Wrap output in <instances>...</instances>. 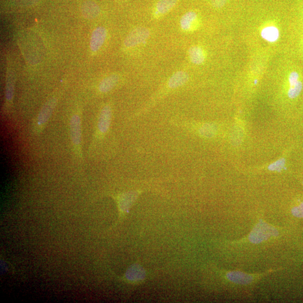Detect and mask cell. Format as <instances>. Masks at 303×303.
Wrapping results in <instances>:
<instances>
[{
    "label": "cell",
    "mask_w": 303,
    "mask_h": 303,
    "mask_svg": "<svg viewBox=\"0 0 303 303\" xmlns=\"http://www.w3.org/2000/svg\"><path fill=\"white\" fill-rule=\"evenodd\" d=\"M150 31L146 27L139 26L134 29L124 40V46L127 48H133L147 41L150 37Z\"/></svg>",
    "instance_id": "1"
},
{
    "label": "cell",
    "mask_w": 303,
    "mask_h": 303,
    "mask_svg": "<svg viewBox=\"0 0 303 303\" xmlns=\"http://www.w3.org/2000/svg\"><path fill=\"white\" fill-rule=\"evenodd\" d=\"M278 235V232L277 230L261 221L252 231L250 234V240L253 243H259L271 237L277 236Z\"/></svg>",
    "instance_id": "2"
},
{
    "label": "cell",
    "mask_w": 303,
    "mask_h": 303,
    "mask_svg": "<svg viewBox=\"0 0 303 303\" xmlns=\"http://www.w3.org/2000/svg\"><path fill=\"white\" fill-rule=\"evenodd\" d=\"M56 102V98H51L44 104L39 113L37 121H36V127H37V131L43 129L45 125L47 124L55 109Z\"/></svg>",
    "instance_id": "3"
},
{
    "label": "cell",
    "mask_w": 303,
    "mask_h": 303,
    "mask_svg": "<svg viewBox=\"0 0 303 303\" xmlns=\"http://www.w3.org/2000/svg\"><path fill=\"white\" fill-rule=\"evenodd\" d=\"M200 23V18L198 13L193 11L185 13L180 21L181 29L186 32H191L196 30Z\"/></svg>",
    "instance_id": "4"
},
{
    "label": "cell",
    "mask_w": 303,
    "mask_h": 303,
    "mask_svg": "<svg viewBox=\"0 0 303 303\" xmlns=\"http://www.w3.org/2000/svg\"><path fill=\"white\" fill-rule=\"evenodd\" d=\"M107 37V30L103 26L95 29L90 38V47L93 52H97L103 46Z\"/></svg>",
    "instance_id": "5"
},
{
    "label": "cell",
    "mask_w": 303,
    "mask_h": 303,
    "mask_svg": "<svg viewBox=\"0 0 303 303\" xmlns=\"http://www.w3.org/2000/svg\"><path fill=\"white\" fill-rule=\"evenodd\" d=\"M178 3V0H158L153 9V16L160 18L173 10Z\"/></svg>",
    "instance_id": "6"
},
{
    "label": "cell",
    "mask_w": 303,
    "mask_h": 303,
    "mask_svg": "<svg viewBox=\"0 0 303 303\" xmlns=\"http://www.w3.org/2000/svg\"><path fill=\"white\" fill-rule=\"evenodd\" d=\"M289 82L290 88L288 90V96L291 98H295L299 96L303 88L300 74L297 71H292L289 76Z\"/></svg>",
    "instance_id": "7"
},
{
    "label": "cell",
    "mask_w": 303,
    "mask_h": 303,
    "mask_svg": "<svg viewBox=\"0 0 303 303\" xmlns=\"http://www.w3.org/2000/svg\"><path fill=\"white\" fill-rule=\"evenodd\" d=\"M146 278V271L139 264L131 266L125 275V278L132 283H141Z\"/></svg>",
    "instance_id": "8"
},
{
    "label": "cell",
    "mask_w": 303,
    "mask_h": 303,
    "mask_svg": "<svg viewBox=\"0 0 303 303\" xmlns=\"http://www.w3.org/2000/svg\"><path fill=\"white\" fill-rule=\"evenodd\" d=\"M70 133L71 141L74 145L79 147L81 143V120L80 116L75 115L70 121Z\"/></svg>",
    "instance_id": "9"
},
{
    "label": "cell",
    "mask_w": 303,
    "mask_h": 303,
    "mask_svg": "<svg viewBox=\"0 0 303 303\" xmlns=\"http://www.w3.org/2000/svg\"><path fill=\"white\" fill-rule=\"evenodd\" d=\"M112 115L111 108L109 106L103 108L99 117L98 129L102 133H105L109 129Z\"/></svg>",
    "instance_id": "10"
},
{
    "label": "cell",
    "mask_w": 303,
    "mask_h": 303,
    "mask_svg": "<svg viewBox=\"0 0 303 303\" xmlns=\"http://www.w3.org/2000/svg\"><path fill=\"white\" fill-rule=\"evenodd\" d=\"M81 12L86 19H93L99 15L100 8L97 3L88 1L83 3L81 7Z\"/></svg>",
    "instance_id": "11"
},
{
    "label": "cell",
    "mask_w": 303,
    "mask_h": 303,
    "mask_svg": "<svg viewBox=\"0 0 303 303\" xmlns=\"http://www.w3.org/2000/svg\"><path fill=\"white\" fill-rule=\"evenodd\" d=\"M138 196L137 192L128 193L123 194L119 199V205L122 214L128 213L130 208L133 204Z\"/></svg>",
    "instance_id": "12"
},
{
    "label": "cell",
    "mask_w": 303,
    "mask_h": 303,
    "mask_svg": "<svg viewBox=\"0 0 303 303\" xmlns=\"http://www.w3.org/2000/svg\"><path fill=\"white\" fill-rule=\"evenodd\" d=\"M188 54L190 60L194 64L201 65L206 60V53L200 46H194L190 48Z\"/></svg>",
    "instance_id": "13"
},
{
    "label": "cell",
    "mask_w": 303,
    "mask_h": 303,
    "mask_svg": "<svg viewBox=\"0 0 303 303\" xmlns=\"http://www.w3.org/2000/svg\"><path fill=\"white\" fill-rule=\"evenodd\" d=\"M189 76L187 72L178 71L171 76L169 81L170 88H177L187 83Z\"/></svg>",
    "instance_id": "14"
},
{
    "label": "cell",
    "mask_w": 303,
    "mask_h": 303,
    "mask_svg": "<svg viewBox=\"0 0 303 303\" xmlns=\"http://www.w3.org/2000/svg\"><path fill=\"white\" fill-rule=\"evenodd\" d=\"M119 80V76L116 74L108 76L101 81L99 90L102 93L108 92L115 87Z\"/></svg>",
    "instance_id": "15"
},
{
    "label": "cell",
    "mask_w": 303,
    "mask_h": 303,
    "mask_svg": "<svg viewBox=\"0 0 303 303\" xmlns=\"http://www.w3.org/2000/svg\"><path fill=\"white\" fill-rule=\"evenodd\" d=\"M227 277L232 282L242 284L250 283L253 279L251 276L241 272L229 273Z\"/></svg>",
    "instance_id": "16"
},
{
    "label": "cell",
    "mask_w": 303,
    "mask_h": 303,
    "mask_svg": "<svg viewBox=\"0 0 303 303\" xmlns=\"http://www.w3.org/2000/svg\"><path fill=\"white\" fill-rule=\"evenodd\" d=\"M261 35L268 41L274 42L279 38V31L275 26H267L262 30Z\"/></svg>",
    "instance_id": "17"
},
{
    "label": "cell",
    "mask_w": 303,
    "mask_h": 303,
    "mask_svg": "<svg viewBox=\"0 0 303 303\" xmlns=\"http://www.w3.org/2000/svg\"><path fill=\"white\" fill-rule=\"evenodd\" d=\"M14 92V85L12 80L8 81L6 88V99L7 101H11Z\"/></svg>",
    "instance_id": "18"
},
{
    "label": "cell",
    "mask_w": 303,
    "mask_h": 303,
    "mask_svg": "<svg viewBox=\"0 0 303 303\" xmlns=\"http://www.w3.org/2000/svg\"><path fill=\"white\" fill-rule=\"evenodd\" d=\"M201 133L203 135H204L205 136H212V134L214 133L213 128L210 125H205L202 128Z\"/></svg>",
    "instance_id": "19"
},
{
    "label": "cell",
    "mask_w": 303,
    "mask_h": 303,
    "mask_svg": "<svg viewBox=\"0 0 303 303\" xmlns=\"http://www.w3.org/2000/svg\"><path fill=\"white\" fill-rule=\"evenodd\" d=\"M292 213L295 216L298 218H303V203L298 207H295L292 210Z\"/></svg>",
    "instance_id": "20"
},
{
    "label": "cell",
    "mask_w": 303,
    "mask_h": 303,
    "mask_svg": "<svg viewBox=\"0 0 303 303\" xmlns=\"http://www.w3.org/2000/svg\"><path fill=\"white\" fill-rule=\"evenodd\" d=\"M284 165V161L282 160L275 163L274 164L271 165L270 169L272 170H281Z\"/></svg>",
    "instance_id": "21"
},
{
    "label": "cell",
    "mask_w": 303,
    "mask_h": 303,
    "mask_svg": "<svg viewBox=\"0 0 303 303\" xmlns=\"http://www.w3.org/2000/svg\"><path fill=\"white\" fill-rule=\"evenodd\" d=\"M227 0H211L212 5L216 8H220L224 6Z\"/></svg>",
    "instance_id": "22"
}]
</instances>
